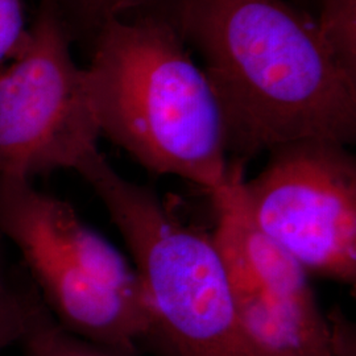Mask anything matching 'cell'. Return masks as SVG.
I'll list each match as a JSON object with an SVG mask.
<instances>
[{
    "mask_svg": "<svg viewBox=\"0 0 356 356\" xmlns=\"http://www.w3.org/2000/svg\"><path fill=\"white\" fill-rule=\"evenodd\" d=\"M24 8L22 0H0V70L24 38Z\"/></svg>",
    "mask_w": 356,
    "mask_h": 356,
    "instance_id": "11",
    "label": "cell"
},
{
    "mask_svg": "<svg viewBox=\"0 0 356 356\" xmlns=\"http://www.w3.org/2000/svg\"><path fill=\"white\" fill-rule=\"evenodd\" d=\"M0 234L20 252L41 251L64 259L147 304L134 263L88 226L66 201L38 191L32 181L0 182Z\"/></svg>",
    "mask_w": 356,
    "mask_h": 356,
    "instance_id": "6",
    "label": "cell"
},
{
    "mask_svg": "<svg viewBox=\"0 0 356 356\" xmlns=\"http://www.w3.org/2000/svg\"><path fill=\"white\" fill-rule=\"evenodd\" d=\"M143 11L200 53L220 106L231 163L300 140L356 141V76L316 17L286 0H151Z\"/></svg>",
    "mask_w": 356,
    "mask_h": 356,
    "instance_id": "1",
    "label": "cell"
},
{
    "mask_svg": "<svg viewBox=\"0 0 356 356\" xmlns=\"http://www.w3.org/2000/svg\"><path fill=\"white\" fill-rule=\"evenodd\" d=\"M70 31L54 0L0 70V182L78 170L101 153L85 69L70 54Z\"/></svg>",
    "mask_w": 356,
    "mask_h": 356,
    "instance_id": "4",
    "label": "cell"
},
{
    "mask_svg": "<svg viewBox=\"0 0 356 356\" xmlns=\"http://www.w3.org/2000/svg\"><path fill=\"white\" fill-rule=\"evenodd\" d=\"M20 344L23 356H140L90 343L65 331L45 305L40 309Z\"/></svg>",
    "mask_w": 356,
    "mask_h": 356,
    "instance_id": "8",
    "label": "cell"
},
{
    "mask_svg": "<svg viewBox=\"0 0 356 356\" xmlns=\"http://www.w3.org/2000/svg\"><path fill=\"white\" fill-rule=\"evenodd\" d=\"M95 191L140 276L159 356H256L211 234L186 223L152 188L123 177L103 153L76 172Z\"/></svg>",
    "mask_w": 356,
    "mask_h": 356,
    "instance_id": "3",
    "label": "cell"
},
{
    "mask_svg": "<svg viewBox=\"0 0 356 356\" xmlns=\"http://www.w3.org/2000/svg\"><path fill=\"white\" fill-rule=\"evenodd\" d=\"M70 33L73 28L95 35L111 17L131 11H143L151 0H54Z\"/></svg>",
    "mask_w": 356,
    "mask_h": 356,
    "instance_id": "10",
    "label": "cell"
},
{
    "mask_svg": "<svg viewBox=\"0 0 356 356\" xmlns=\"http://www.w3.org/2000/svg\"><path fill=\"white\" fill-rule=\"evenodd\" d=\"M331 351L332 356H356L355 325L347 317L331 321Z\"/></svg>",
    "mask_w": 356,
    "mask_h": 356,
    "instance_id": "12",
    "label": "cell"
},
{
    "mask_svg": "<svg viewBox=\"0 0 356 356\" xmlns=\"http://www.w3.org/2000/svg\"><path fill=\"white\" fill-rule=\"evenodd\" d=\"M267 165L243 179L254 225L309 275L356 284V159L348 147L300 140L269 151Z\"/></svg>",
    "mask_w": 356,
    "mask_h": 356,
    "instance_id": "5",
    "label": "cell"
},
{
    "mask_svg": "<svg viewBox=\"0 0 356 356\" xmlns=\"http://www.w3.org/2000/svg\"><path fill=\"white\" fill-rule=\"evenodd\" d=\"M85 73L101 136L147 172L213 194L244 168L229 160L223 114L204 70L157 15L103 23Z\"/></svg>",
    "mask_w": 356,
    "mask_h": 356,
    "instance_id": "2",
    "label": "cell"
},
{
    "mask_svg": "<svg viewBox=\"0 0 356 356\" xmlns=\"http://www.w3.org/2000/svg\"><path fill=\"white\" fill-rule=\"evenodd\" d=\"M319 35L335 61L356 76V0H317Z\"/></svg>",
    "mask_w": 356,
    "mask_h": 356,
    "instance_id": "9",
    "label": "cell"
},
{
    "mask_svg": "<svg viewBox=\"0 0 356 356\" xmlns=\"http://www.w3.org/2000/svg\"><path fill=\"white\" fill-rule=\"evenodd\" d=\"M0 234V354L26 338L44 302L28 277L13 275Z\"/></svg>",
    "mask_w": 356,
    "mask_h": 356,
    "instance_id": "7",
    "label": "cell"
}]
</instances>
